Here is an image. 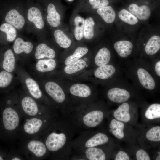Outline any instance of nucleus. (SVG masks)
<instances>
[{
	"label": "nucleus",
	"mask_w": 160,
	"mask_h": 160,
	"mask_svg": "<svg viewBox=\"0 0 160 160\" xmlns=\"http://www.w3.org/2000/svg\"><path fill=\"white\" fill-rule=\"evenodd\" d=\"M28 20L33 23L38 29H43L44 26V23L40 11L36 7L29 8L27 14Z\"/></svg>",
	"instance_id": "26"
},
{
	"label": "nucleus",
	"mask_w": 160,
	"mask_h": 160,
	"mask_svg": "<svg viewBox=\"0 0 160 160\" xmlns=\"http://www.w3.org/2000/svg\"><path fill=\"white\" fill-rule=\"evenodd\" d=\"M124 76L138 91L153 93L158 90L159 81L149 63L143 60H130L121 65Z\"/></svg>",
	"instance_id": "2"
},
{
	"label": "nucleus",
	"mask_w": 160,
	"mask_h": 160,
	"mask_svg": "<svg viewBox=\"0 0 160 160\" xmlns=\"http://www.w3.org/2000/svg\"><path fill=\"white\" fill-rule=\"evenodd\" d=\"M109 141L105 132L88 129L81 132L72 141L71 145L73 150L106 145Z\"/></svg>",
	"instance_id": "8"
},
{
	"label": "nucleus",
	"mask_w": 160,
	"mask_h": 160,
	"mask_svg": "<svg viewBox=\"0 0 160 160\" xmlns=\"http://www.w3.org/2000/svg\"><path fill=\"white\" fill-rule=\"evenodd\" d=\"M109 4L108 0H87L77 7L74 8L73 12L88 13L92 11L107 6Z\"/></svg>",
	"instance_id": "19"
},
{
	"label": "nucleus",
	"mask_w": 160,
	"mask_h": 160,
	"mask_svg": "<svg viewBox=\"0 0 160 160\" xmlns=\"http://www.w3.org/2000/svg\"><path fill=\"white\" fill-rule=\"evenodd\" d=\"M56 56V52L55 50L44 43L40 44L37 46L35 53V58L39 60L55 59Z\"/></svg>",
	"instance_id": "23"
},
{
	"label": "nucleus",
	"mask_w": 160,
	"mask_h": 160,
	"mask_svg": "<svg viewBox=\"0 0 160 160\" xmlns=\"http://www.w3.org/2000/svg\"><path fill=\"white\" fill-rule=\"evenodd\" d=\"M113 47L119 57L123 59H128L132 53L133 45L129 41L126 40L116 42Z\"/></svg>",
	"instance_id": "20"
},
{
	"label": "nucleus",
	"mask_w": 160,
	"mask_h": 160,
	"mask_svg": "<svg viewBox=\"0 0 160 160\" xmlns=\"http://www.w3.org/2000/svg\"><path fill=\"white\" fill-rule=\"evenodd\" d=\"M106 109L103 102L97 100L85 106L75 107L68 118L83 131L92 129L102 123Z\"/></svg>",
	"instance_id": "3"
},
{
	"label": "nucleus",
	"mask_w": 160,
	"mask_h": 160,
	"mask_svg": "<svg viewBox=\"0 0 160 160\" xmlns=\"http://www.w3.org/2000/svg\"><path fill=\"white\" fill-rule=\"evenodd\" d=\"M128 9L131 13L141 20H148L151 14L149 8L145 5L139 6L137 4L133 3L129 5Z\"/></svg>",
	"instance_id": "21"
},
{
	"label": "nucleus",
	"mask_w": 160,
	"mask_h": 160,
	"mask_svg": "<svg viewBox=\"0 0 160 160\" xmlns=\"http://www.w3.org/2000/svg\"><path fill=\"white\" fill-rule=\"evenodd\" d=\"M87 0H77V2L74 8L77 7Z\"/></svg>",
	"instance_id": "42"
},
{
	"label": "nucleus",
	"mask_w": 160,
	"mask_h": 160,
	"mask_svg": "<svg viewBox=\"0 0 160 160\" xmlns=\"http://www.w3.org/2000/svg\"><path fill=\"white\" fill-rule=\"evenodd\" d=\"M67 0L68 1L71 2L73 1V0Z\"/></svg>",
	"instance_id": "45"
},
{
	"label": "nucleus",
	"mask_w": 160,
	"mask_h": 160,
	"mask_svg": "<svg viewBox=\"0 0 160 160\" xmlns=\"http://www.w3.org/2000/svg\"><path fill=\"white\" fill-rule=\"evenodd\" d=\"M115 160H129V158L127 154L123 151H119L115 156Z\"/></svg>",
	"instance_id": "40"
},
{
	"label": "nucleus",
	"mask_w": 160,
	"mask_h": 160,
	"mask_svg": "<svg viewBox=\"0 0 160 160\" xmlns=\"http://www.w3.org/2000/svg\"><path fill=\"white\" fill-rule=\"evenodd\" d=\"M149 64L151 70L156 78L159 80L160 78V59L151 62H147Z\"/></svg>",
	"instance_id": "38"
},
{
	"label": "nucleus",
	"mask_w": 160,
	"mask_h": 160,
	"mask_svg": "<svg viewBox=\"0 0 160 160\" xmlns=\"http://www.w3.org/2000/svg\"><path fill=\"white\" fill-rule=\"evenodd\" d=\"M136 157L137 160H150V158L147 153L143 149H140L136 153Z\"/></svg>",
	"instance_id": "39"
},
{
	"label": "nucleus",
	"mask_w": 160,
	"mask_h": 160,
	"mask_svg": "<svg viewBox=\"0 0 160 160\" xmlns=\"http://www.w3.org/2000/svg\"><path fill=\"white\" fill-rule=\"evenodd\" d=\"M124 123L115 119L111 120L108 125V131L116 138L119 140L123 139L124 136Z\"/></svg>",
	"instance_id": "29"
},
{
	"label": "nucleus",
	"mask_w": 160,
	"mask_h": 160,
	"mask_svg": "<svg viewBox=\"0 0 160 160\" xmlns=\"http://www.w3.org/2000/svg\"><path fill=\"white\" fill-rule=\"evenodd\" d=\"M4 159V158L3 156H2L0 155V160H3Z\"/></svg>",
	"instance_id": "44"
},
{
	"label": "nucleus",
	"mask_w": 160,
	"mask_h": 160,
	"mask_svg": "<svg viewBox=\"0 0 160 160\" xmlns=\"http://www.w3.org/2000/svg\"><path fill=\"white\" fill-rule=\"evenodd\" d=\"M145 117L148 119L153 120L160 118V104L154 103L149 105L145 112Z\"/></svg>",
	"instance_id": "33"
},
{
	"label": "nucleus",
	"mask_w": 160,
	"mask_h": 160,
	"mask_svg": "<svg viewBox=\"0 0 160 160\" xmlns=\"http://www.w3.org/2000/svg\"><path fill=\"white\" fill-rule=\"evenodd\" d=\"M20 108L23 118L24 119L60 113L55 107L45 105L39 106L34 98L28 96L22 98Z\"/></svg>",
	"instance_id": "10"
},
{
	"label": "nucleus",
	"mask_w": 160,
	"mask_h": 160,
	"mask_svg": "<svg viewBox=\"0 0 160 160\" xmlns=\"http://www.w3.org/2000/svg\"><path fill=\"white\" fill-rule=\"evenodd\" d=\"M96 23L94 18L91 16L85 18L84 31V42H88L93 39L95 35Z\"/></svg>",
	"instance_id": "25"
},
{
	"label": "nucleus",
	"mask_w": 160,
	"mask_h": 160,
	"mask_svg": "<svg viewBox=\"0 0 160 160\" xmlns=\"http://www.w3.org/2000/svg\"><path fill=\"white\" fill-rule=\"evenodd\" d=\"M20 151L30 160H43L50 157V154L44 143L40 138L21 141Z\"/></svg>",
	"instance_id": "12"
},
{
	"label": "nucleus",
	"mask_w": 160,
	"mask_h": 160,
	"mask_svg": "<svg viewBox=\"0 0 160 160\" xmlns=\"http://www.w3.org/2000/svg\"><path fill=\"white\" fill-rule=\"evenodd\" d=\"M63 79L61 83L69 94L75 107L85 106L97 100V84Z\"/></svg>",
	"instance_id": "4"
},
{
	"label": "nucleus",
	"mask_w": 160,
	"mask_h": 160,
	"mask_svg": "<svg viewBox=\"0 0 160 160\" xmlns=\"http://www.w3.org/2000/svg\"><path fill=\"white\" fill-rule=\"evenodd\" d=\"M88 71L87 72L89 81L101 85L124 74L123 68L119 63L105 64Z\"/></svg>",
	"instance_id": "9"
},
{
	"label": "nucleus",
	"mask_w": 160,
	"mask_h": 160,
	"mask_svg": "<svg viewBox=\"0 0 160 160\" xmlns=\"http://www.w3.org/2000/svg\"><path fill=\"white\" fill-rule=\"evenodd\" d=\"M13 48L14 52L17 54H21L23 52L29 54L33 50V45L31 43L25 42L22 38H18L15 41Z\"/></svg>",
	"instance_id": "31"
},
{
	"label": "nucleus",
	"mask_w": 160,
	"mask_h": 160,
	"mask_svg": "<svg viewBox=\"0 0 160 160\" xmlns=\"http://www.w3.org/2000/svg\"><path fill=\"white\" fill-rule=\"evenodd\" d=\"M95 10L105 22L110 24L114 21L116 18V13L111 6L108 5Z\"/></svg>",
	"instance_id": "30"
},
{
	"label": "nucleus",
	"mask_w": 160,
	"mask_h": 160,
	"mask_svg": "<svg viewBox=\"0 0 160 160\" xmlns=\"http://www.w3.org/2000/svg\"><path fill=\"white\" fill-rule=\"evenodd\" d=\"M0 30L6 33L7 39L8 41L12 42L15 39L16 30L11 25L7 23H4L0 26Z\"/></svg>",
	"instance_id": "34"
},
{
	"label": "nucleus",
	"mask_w": 160,
	"mask_h": 160,
	"mask_svg": "<svg viewBox=\"0 0 160 160\" xmlns=\"http://www.w3.org/2000/svg\"><path fill=\"white\" fill-rule=\"evenodd\" d=\"M156 160H160V152H158V155L156 159Z\"/></svg>",
	"instance_id": "43"
},
{
	"label": "nucleus",
	"mask_w": 160,
	"mask_h": 160,
	"mask_svg": "<svg viewBox=\"0 0 160 160\" xmlns=\"http://www.w3.org/2000/svg\"><path fill=\"white\" fill-rule=\"evenodd\" d=\"M109 64H117L118 63L112 60L111 53L109 49L107 47L103 46L99 48L93 55H92V54L89 70Z\"/></svg>",
	"instance_id": "17"
},
{
	"label": "nucleus",
	"mask_w": 160,
	"mask_h": 160,
	"mask_svg": "<svg viewBox=\"0 0 160 160\" xmlns=\"http://www.w3.org/2000/svg\"><path fill=\"white\" fill-rule=\"evenodd\" d=\"M15 64V59L14 53L11 49H8L4 55L3 67L5 71L11 73L14 70Z\"/></svg>",
	"instance_id": "32"
},
{
	"label": "nucleus",
	"mask_w": 160,
	"mask_h": 160,
	"mask_svg": "<svg viewBox=\"0 0 160 160\" xmlns=\"http://www.w3.org/2000/svg\"><path fill=\"white\" fill-rule=\"evenodd\" d=\"M60 116L56 113L25 119L19 128L17 137L21 141L39 138Z\"/></svg>",
	"instance_id": "6"
},
{
	"label": "nucleus",
	"mask_w": 160,
	"mask_h": 160,
	"mask_svg": "<svg viewBox=\"0 0 160 160\" xmlns=\"http://www.w3.org/2000/svg\"><path fill=\"white\" fill-rule=\"evenodd\" d=\"M84 21L85 18L79 13H72L70 20V24L75 41L83 42Z\"/></svg>",
	"instance_id": "18"
},
{
	"label": "nucleus",
	"mask_w": 160,
	"mask_h": 160,
	"mask_svg": "<svg viewBox=\"0 0 160 160\" xmlns=\"http://www.w3.org/2000/svg\"><path fill=\"white\" fill-rule=\"evenodd\" d=\"M83 130L68 118L61 116L54 122L40 137L53 160H70L73 150L71 143Z\"/></svg>",
	"instance_id": "1"
},
{
	"label": "nucleus",
	"mask_w": 160,
	"mask_h": 160,
	"mask_svg": "<svg viewBox=\"0 0 160 160\" xmlns=\"http://www.w3.org/2000/svg\"><path fill=\"white\" fill-rule=\"evenodd\" d=\"M13 76L10 72L3 71L0 72V87L4 88L8 86L11 83Z\"/></svg>",
	"instance_id": "37"
},
{
	"label": "nucleus",
	"mask_w": 160,
	"mask_h": 160,
	"mask_svg": "<svg viewBox=\"0 0 160 160\" xmlns=\"http://www.w3.org/2000/svg\"><path fill=\"white\" fill-rule=\"evenodd\" d=\"M118 16L122 21L130 25H134L138 22L137 18L125 9L121 10L119 12Z\"/></svg>",
	"instance_id": "35"
},
{
	"label": "nucleus",
	"mask_w": 160,
	"mask_h": 160,
	"mask_svg": "<svg viewBox=\"0 0 160 160\" xmlns=\"http://www.w3.org/2000/svg\"><path fill=\"white\" fill-rule=\"evenodd\" d=\"M92 54L90 52L79 60L63 66L62 71L63 78L75 76L89 68Z\"/></svg>",
	"instance_id": "15"
},
{
	"label": "nucleus",
	"mask_w": 160,
	"mask_h": 160,
	"mask_svg": "<svg viewBox=\"0 0 160 160\" xmlns=\"http://www.w3.org/2000/svg\"><path fill=\"white\" fill-rule=\"evenodd\" d=\"M101 86L108 101L115 103L128 102L139 92L124 74Z\"/></svg>",
	"instance_id": "5"
},
{
	"label": "nucleus",
	"mask_w": 160,
	"mask_h": 160,
	"mask_svg": "<svg viewBox=\"0 0 160 160\" xmlns=\"http://www.w3.org/2000/svg\"><path fill=\"white\" fill-rule=\"evenodd\" d=\"M130 105L127 102L122 103L113 112V116L116 120L123 122L127 123L131 119L129 113Z\"/></svg>",
	"instance_id": "24"
},
{
	"label": "nucleus",
	"mask_w": 160,
	"mask_h": 160,
	"mask_svg": "<svg viewBox=\"0 0 160 160\" xmlns=\"http://www.w3.org/2000/svg\"><path fill=\"white\" fill-rule=\"evenodd\" d=\"M90 52L89 47L83 42L75 41L70 47L63 51L61 57L63 65L79 60Z\"/></svg>",
	"instance_id": "13"
},
{
	"label": "nucleus",
	"mask_w": 160,
	"mask_h": 160,
	"mask_svg": "<svg viewBox=\"0 0 160 160\" xmlns=\"http://www.w3.org/2000/svg\"><path fill=\"white\" fill-rule=\"evenodd\" d=\"M21 154L22 153L20 151L19 153L17 152H13L12 153L11 155L9 156V159L11 160H23V157Z\"/></svg>",
	"instance_id": "41"
},
{
	"label": "nucleus",
	"mask_w": 160,
	"mask_h": 160,
	"mask_svg": "<svg viewBox=\"0 0 160 160\" xmlns=\"http://www.w3.org/2000/svg\"><path fill=\"white\" fill-rule=\"evenodd\" d=\"M66 8L60 0L58 1L57 4L54 3H49L47 7L46 20L51 27L58 28L63 23Z\"/></svg>",
	"instance_id": "14"
},
{
	"label": "nucleus",
	"mask_w": 160,
	"mask_h": 160,
	"mask_svg": "<svg viewBox=\"0 0 160 160\" xmlns=\"http://www.w3.org/2000/svg\"><path fill=\"white\" fill-rule=\"evenodd\" d=\"M56 28L53 33L55 42L64 50L70 47L75 42L71 31L63 24Z\"/></svg>",
	"instance_id": "16"
},
{
	"label": "nucleus",
	"mask_w": 160,
	"mask_h": 160,
	"mask_svg": "<svg viewBox=\"0 0 160 160\" xmlns=\"http://www.w3.org/2000/svg\"><path fill=\"white\" fill-rule=\"evenodd\" d=\"M160 49V37L157 35L151 36L148 40L144 47L146 54L152 56L156 54Z\"/></svg>",
	"instance_id": "28"
},
{
	"label": "nucleus",
	"mask_w": 160,
	"mask_h": 160,
	"mask_svg": "<svg viewBox=\"0 0 160 160\" xmlns=\"http://www.w3.org/2000/svg\"><path fill=\"white\" fill-rule=\"evenodd\" d=\"M44 90L47 97L58 110L60 116L68 118L74 107L62 84L49 81L45 84Z\"/></svg>",
	"instance_id": "7"
},
{
	"label": "nucleus",
	"mask_w": 160,
	"mask_h": 160,
	"mask_svg": "<svg viewBox=\"0 0 160 160\" xmlns=\"http://www.w3.org/2000/svg\"><path fill=\"white\" fill-rule=\"evenodd\" d=\"M20 108V109L10 106L5 108L1 114L3 129L10 139L17 137L20 122L23 118Z\"/></svg>",
	"instance_id": "11"
},
{
	"label": "nucleus",
	"mask_w": 160,
	"mask_h": 160,
	"mask_svg": "<svg viewBox=\"0 0 160 160\" xmlns=\"http://www.w3.org/2000/svg\"><path fill=\"white\" fill-rule=\"evenodd\" d=\"M5 21L15 28H22L25 23L24 17L16 10L12 9L9 11L5 17Z\"/></svg>",
	"instance_id": "22"
},
{
	"label": "nucleus",
	"mask_w": 160,
	"mask_h": 160,
	"mask_svg": "<svg viewBox=\"0 0 160 160\" xmlns=\"http://www.w3.org/2000/svg\"><path fill=\"white\" fill-rule=\"evenodd\" d=\"M146 137L151 141L160 142V126H156L151 128L146 132Z\"/></svg>",
	"instance_id": "36"
},
{
	"label": "nucleus",
	"mask_w": 160,
	"mask_h": 160,
	"mask_svg": "<svg viewBox=\"0 0 160 160\" xmlns=\"http://www.w3.org/2000/svg\"><path fill=\"white\" fill-rule=\"evenodd\" d=\"M57 65L56 60L55 59H41L37 62L36 68L39 72L46 73L54 71L56 69Z\"/></svg>",
	"instance_id": "27"
}]
</instances>
